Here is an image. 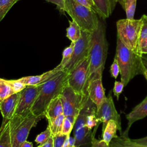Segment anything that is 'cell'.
I'll return each mask as SVG.
<instances>
[{"mask_svg": "<svg viewBox=\"0 0 147 147\" xmlns=\"http://www.w3.org/2000/svg\"><path fill=\"white\" fill-rule=\"evenodd\" d=\"M0 147H12L11 130L10 121L0 134Z\"/></svg>", "mask_w": 147, "mask_h": 147, "instance_id": "cell-23", "label": "cell"}, {"mask_svg": "<svg viewBox=\"0 0 147 147\" xmlns=\"http://www.w3.org/2000/svg\"><path fill=\"white\" fill-rule=\"evenodd\" d=\"M81 5H83L94 10V3L92 0H75ZM95 11V10H94Z\"/></svg>", "mask_w": 147, "mask_h": 147, "instance_id": "cell-37", "label": "cell"}, {"mask_svg": "<svg viewBox=\"0 0 147 147\" xmlns=\"http://www.w3.org/2000/svg\"><path fill=\"white\" fill-rule=\"evenodd\" d=\"M110 73L111 76L114 79H117L119 74V67L117 60L115 58L110 67Z\"/></svg>", "mask_w": 147, "mask_h": 147, "instance_id": "cell-34", "label": "cell"}, {"mask_svg": "<svg viewBox=\"0 0 147 147\" xmlns=\"http://www.w3.org/2000/svg\"><path fill=\"white\" fill-rule=\"evenodd\" d=\"M131 140L133 142H135L136 143L142 144V145H147V136L143 137V138H138V139H134V140Z\"/></svg>", "mask_w": 147, "mask_h": 147, "instance_id": "cell-38", "label": "cell"}, {"mask_svg": "<svg viewBox=\"0 0 147 147\" xmlns=\"http://www.w3.org/2000/svg\"><path fill=\"white\" fill-rule=\"evenodd\" d=\"M63 114V105L59 96L53 99L48 105L45 111L44 116L47 118L48 124L50 125L57 117Z\"/></svg>", "mask_w": 147, "mask_h": 147, "instance_id": "cell-18", "label": "cell"}, {"mask_svg": "<svg viewBox=\"0 0 147 147\" xmlns=\"http://www.w3.org/2000/svg\"><path fill=\"white\" fill-rule=\"evenodd\" d=\"M147 47V37H146L145 38H144V40H142L140 42V50L144 48Z\"/></svg>", "mask_w": 147, "mask_h": 147, "instance_id": "cell-41", "label": "cell"}, {"mask_svg": "<svg viewBox=\"0 0 147 147\" xmlns=\"http://www.w3.org/2000/svg\"><path fill=\"white\" fill-rule=\"evenodd\" d=\"M18 93H15L0 102V110L2 115V122L0 127V134L6 125L13 118L18 102Z\"/></svg>", "mask_w": 147, "mask_h": 147, "instance_id": "cell-12", "label": "cell"}, {"mask_svg": "<svg viewBox=\"0 0 147 147\" xmlns=\"http://www.w3.org/2000/svg\"><path fill=\"white\" fill-rule=\"evenodd\" d=\"M40 90L39 86H26L19 92L14 115L25 117L32 114L31 109Z\"/></svg>", "mask_w": 147, "mask_h": 147, "instance_id": "cell-10", "label": "cell"}, {"mask_svg": "<svg viewBox=\"0 0 147 147\" xmlns=\"http://www.w3.org/2000/svg\"><path fill=\"white\" fill-rule=\"evenodd\" d=\"M125 10L127 19H134L137 0H117Z\"/></svg>", "mask_w": 147, "mask_h": 147, "instance_id": "cell-22", "label": "cell"}, {"mask_svg": "<svg viewBox=\"0 0 147 147\" xmlns=\"http://www.w3.org/2000/svg\"><path fill=\"white\" fill-rule=\"evenodd\" d=\"M61 70H63V68L59 64L53 69L44 72L41 75L25 76L18 79V80L26 86H38L51 79Z\"/></svg>", "mask_w": 147, "mask_h": 147, "instance_id": "cell-15", "label": "cell"}, {"mask_svg": "<svg viewBox=\"0 0 147 147\" xmlns=\"http://www.w3.org/2000/svg\"><path fill=\"white\" fill-rule=\"evenodd\" d=\"M105 22L103 20H99L98 28L91 33V36L88 84L92 80L102 78L108 52Z\"/></svg>", "mask_w": 147, "mask_h": 147, "instance_id": "cell-1", "label": "cell"}, {"mask_svg": "<svg viewBox=\"0 0 147 147\" xmlns=\"http://www.w3.org/2000/svg\"><path fill=\"white\" fill-rule=\"evenodd\" d=\"M94 10L103 19L108 18L114 11L117 0H92Z\"/></svg>", "mask_w": 147, "mask_h": 147, "instance_id": "cell-17", "label": "cell"}, {"mask_svg": "<svg viewBox=\"0 0 147 147\" xmlns=\"http://www.w3.org/2000/svg\"><path fill=\"white\" fill-rule=\"evenodd\" d=\"M65 11L79 25L82 30L92 33L98 27L99 20L97 13L75 0H65Z\"/></svg>", "mask_w": 147, "mask_h": 147, "instance_id": "cell-4", "label": "cell"}, {"mask_svg": "<svg viewBox=\"0 0 147 147\" xmlns=\"http://www.w3.org/2000/svg\"><path fill=\"white\" fill-rule=\"evenodd\" d=\"M89 63L88 56L68 73V85L80 94L87 95Z\"/></svg>", "mask_w": 147, "mask_h": 147, "instance_id": "cell-8", "label": "cell"}, {"mask_svg": "<svg viewBox=\"0 0 147 147\" xmlns=\"http://www.w3.org/2000/svg\"><path fill=\"white\" fill-rule=\"evenodd\" d=\"M13 94V89L6 80L0 79V102Z\"/></svg>", "mask_w": 147, "mask_h": 147, "instance_id": "cell-24", "label": "cell"}, {"mask_svg": "<svg viewBox=\"0 0 147 147\" xmlns=\"http://www.w3.org/2000/svg\"><path fill=\"white\" fill-rule=\"evenodd\" d=\"M59 97L63 105V114L74 125L79 113L88 97V95L76 92L67 84Z\"/></svg>", "mask_w": 147, "mask_h": 147, "instance_id": "cell-7", "label": "cell"}, {"mask_svg": "<svg viewBox=\"0 0 147 147\" xmlns=\"http://www.w3.org/2000/svg\"><path fill=\"white\" fill-rule=\"evenodd\" d=\"M110 147H147V145L133 142L129 137H117L114 138L110 143Z\"/></svg>", "mask_w": 147, "mask_h": 147, "instance_id": "cell-20", "label": "cell"}, {"mask_svg": "<svg viewBox=\"0 0 147 147\" xmlns=\"http://www.w3.org/2000/svg\"><path fill=\"white\" fill-rule=\"evenodd\" d=\"M141 52L142 54H147V47L142 48L141 49Z\"/></svg>", "mask_w": 147, "mask_h": 147, "instance_id": "cell-43", "label": "cell"}, {"mask_svg": "<svg viewBox=\"0 0 147 147\" xmlns=\"http://www.w3.org/2000/svg\"><path fill=\"white\" fill-rule=\"evenodd\" d=\"M141 56L127 48L117 37L114 58L117 60L121 80L125 86L136 76L143 75L145 71Z\"/></svg>", "mask_w": 147, "mask_h": 147, "instance_id": "cell-3", "label": "cell"}, {"mask_svg": "<svg viewBox=\"0 0 147 147\" xmlns=\"http://www.w3.org/2000/svg\"><path fill=\"white\" fill-rule=\"evenodd\" d=\"M91 33L82 30L79 39L75 42L74 51L69 62L63 70L70 72L78 64L88 56Z\"/></svg>", "mask_w": 147, "mask_h": 147, "instance_id": "cell-9", "label": "cell"}, {"mask_svg": "<svg viewBox=\"0 0 147 147\" xmlns=\"http://www.w3.org/2000/svg\"><path fill=\"white\" fill-rule=\"evenodd\" d=\"M91 147H110V146L109 145H107L103 140H99L94 137L92 141Z\"/></svg>", "mask_w": 147, "mask_h": 147, "instance_id": "cell-35", "label": "cell"}, {"mask_svg": "<svg viewBox=\"0 0 147 147\" xmlns=\"http://www.w3.org/2000/svg\"><path fill=\"white\" fill-rule=\"evenodd\" d=\"M117 130H118V127L115 121L114 120L109 121L102 131V140L107 145H110L111 140L118 137L117 135Z\"/></svg>", "mask_w": 147, "mask_h": 147, "instance_id": "cell-19", "label": "cell"}, {"mask_svg": "<svg viewBox=\"0 0 147 147\" xmlns=\"http://www.w3.org/2000/svg\"><path fill=\"white\" fill-rule=\"evenodd\" d=\"M37 147H41V145H39Z\"/></svg>", "mask_w": 147, "mask_h": 147, "instance_id": "cell-45", "label": "cell"}, {"mask_svg": "<svg viewBox=\"0 0 147 147\" xmlns=\"http://www.w3.org/2000/svg\"><path fill=\"white\" fill-rule=\"evenodd\" d=\"M94 137H95L92 134V130L88 128L86 125L83 126L74 131L75 146L76 147H91Z\"/></svg>", "mask_w": 147, "mask_h": 147, "instance_id": "cell-16", "label": "cell"}, {"mask_svg": "<svg viewBox=\"0 0 147 147\" xmlns=\"http://www.w3.org/2000/svg\"><path fill=\"white\" fill-rule=\"evenodd\" d=\"M141 59H142V61L144 66V68L147 71V56L144 55V54H142L141 56Z\"/></svg>", "mask_w": 147, "mask_h": 147, "instance_id": "cell-40", "label": "cell"}, {"mask_svg": "<svg viewBox=\"0 0 147 147\" xmlns=\"http://www.w3.org/2000/svg\"><path fill=\"white\" fill-rule=\"evenodd\" d=\"M44 116H36L31 114L25 117L14 115L10 121L11 130L12 147H21L27 140L31 129Z\"/></svg>", "mask_w": 147, "mask_h": 147, "instance_id": "cell-6", "label": "cell"}, {"mask_svg": "<svg viewBox=\"0 0 147 147\" xmlns=\"http://www.w3.org/2000/svg\"><path fill=\"white\" fill-rule=\"evenodd\" d=\"M21 147H33V144L31 142L25 141L21 146Z\"/></svg>", "mask_w": 147, "mask_h": 147, "instance_id": "cell-42", "label": "cell"}, {"mask_svg": "<svg viewBox=\"0 0 147 147\" xmlns=\"http://www.w3.org/2000/svg\"><path fill=\"white\" fill-rule=\"evenodd\" d=\"M52 136L50 126L48 125L47 129L40 134H38L35 139V142L40 145H43L47 142Z\"/></svg>", "mask_w": 147, "mask_h": 147, "instance_id": "cell-28", "label": "cell"}, {"mask_svg": "<svg viewBox=\"0 0 147 147\" xmlns=\"http://www.w3.org/2000/svg\"><path fill=\"white\" fill-rule=\"evenodd\" d=\"M68 76V72L61 70L48 81L38 85L39 92L31 109L32 114L36 116H44L48 105L53 99L60 95L67 84Z\"/></svg>", "mask_w": 147, "mask_h": 147, "instance_id": "cell-2", "label": "cell"}, {"mask_svg": "<svg viewBox=\"0 0 147 147\" xmlns=\"http://www.w3.org/2000/svg\"><path fill=\"white\" fill-rule=\"evenodd\" d=\"M96 116L99 123H103L102 131L105 129L107 122L110 120H114L118 125L121 134L122 133L120 115L115 109L111 91L109 92L106 100L103 102L99 109L96 110Z\"/></svg>", "mask_w": 147, "mask_h": 147, "instance_id": "cell-11", "label": "cell"}, {"mask_svg": "<svg viewBox=\"0 0 147 147\" xmlns=\"http://www.w3.org/2000/svg\"><path fill=\"white\" fill-rule=\"evenodd\" d=\"M124 87H125V86L121 81V82L117 81V80L115 81L113 91V94H114V96H116L117 100L119 99V96L121 94V93L122 92Z\"/></svg>", "mask_w": 147, "mask_h": 147, "instance_id": "cell-33", "label": "cell"}, {"mask_svg": "<svg viewBox=\"0 0 147 147\" xmlns=\"http://www.w3.org/2000/svg\"><path fill=\"white\" fill-rule=\"evenodd\" d=\"M142 23L140 32V39H139V45L140 42L147 37V16L143 15L141 17Z\"/></svg>", "mask_w": 147, "mask_h": 147, "instance_id": "cell-31", "label": "cell"}, {"mask_svg": "<svg viewBox=\"0 0 147 147\" xmlns=\"http://www.w3.org/2000/svg\"><path fill=\"white\" fill-rule=\"evenodd\" d=\"M20 0H0V21L3 20L11 7Z\"/></svg>", "mask_w": 147, "mask_h": 147, "instance_id": "cell-26", "label": "cell"}, {"mask_svg": "<svg viewBox=\"0 0 147 147\" xmlns=\"http://www.w3.org/2000/svg\"><path fill=\"white\" fill-rule=\"evenodd\" d=\"M67 137V136L63 134H59L56 136H53V147H63Z\"/></svg>", "mask_w": 147, "mask_h": 147, "instance_id": "cell-32", "label": "cell"}, {"mask_svg": "<svg viewBox=\"0 0 147 147\" xmlns=\"http://www.w3.org/2000/svg\"><path fill=\"white\" fill-rule=\"evenodd\" d=\"M69 26L67 29L66 36L71 42H76L81 36L82 29L79 25L74 21H69Z\"/></svg>", "mask_w": 147, "mask_h": 147, "instance_id": "cell-21", "label": "cell"}, {"mask_svg": "<svg viewBox=\"0 0 147 147\" xmlns=\"http://www.w3.org/2000/svg\"><path fill=\"white\" fill-rule=\"evenodd\" d=\"M147 116V96L145 99L127 114L126 115V118L127 120V125L126 129L121 134L122 137H129V131L131 125L137 121L144 118Z\"/></svg>", "mask_w": 147, "mask_h": 147, "instance_id": "cell-14", "label": "cell"}, {"mask_svg": "<svg viewBox=\"0 0 147 147\" xmlns=\"http://www.w3.org/2000/svg\"><path fill=\"white\" fill-rule=\"evenodd\" d=\"M7 82L10 85L14 93H18L24 90L26 86L19 81L18 79L17 80H6Z\"/></svg>", "mask_w": 147, "mask_h": 147, "instance_id": "cell-29", "label": "cell"}, {"mask_svg": "<svg viewBox=\"0 0 147 147\" xmlns=\"http://www.w3.org/2000/svg\"><path fill=\"white\" fill-rule=\"evenodd\" d=\"M74 124L71 122V121L67 117H65L63 126H62V130H61V134L68 136L70 135V133L74 128Z\"/></svg>", "mask_w": 147, "mask_h": 147, "instance_id": "cell-30", "label": "cell"}, {"mask_svg": "<svg viewBox=\"0 0 147 147\" xmlns=\"http://www.w3.org/2000/svg\"><path fill=\"white\" fill-rule=\"evenodd\" d=\"M53 136L52 135L47 142H45L43 145H41V147H53Z\"/></svg>", "mask_w": 147, "mask_h": 147, "instance_id": "cell-39", "label": "cell"}, {"mask_svg": "<svg viewBox=\"0 0 147 147\" xmlns=\"http://www.w3.org/2000/svg\"><path fill=\"white\" fill-rule=\"evenodd\" d=\"M64 118L65 116L63 114L57 117L51 124H48V125L50 126L52 136H56L59 134H61L62 126Z\"/></svg>", "mask_w": 147, "mask_h": 147, "instance_id": "cell-25", "label": "cell"}, {"mask_svg": "<svg viewBox=\"0 0 147 147\" xmlns=\"http://www.w3.org/2000/svg\"><path fill=\"white\" fill-rule=\"evenodd\" d=\"M87 92L88 98L96 105L97 110L99 109L107 97L105 95L102 79H96L90 82Z\"/></svg>", "mask_w": 147, "mask_h": 147, "instance_id": "cell-13", "label": "cell"}, {"mask_svg": "<svg viewBox=\"0 0 147 147\" xmlns=\"http://www.w3.org/2000/svg\"><path fill=\"white\" fill-rule=\"evenodd\" d=\"M75 139L74 137H71L70 135L67 136V138L63 144V147H75Z\"/></svg>", "mask_w": 147, "mask_h": 147, "instance_id": "cell-36", "label": "cell"}, {"mask_svg": "<svg viewBox=\"0 0 147 147\" xmlns=\"http://www.w3.org/2000/svg\"><path fill=\"white\" fill-rule=\"evenodd\" d=\"M143 75L144 76V77L145 78V79H146V80H147V71L145 69V71H144V74H143Z\"/></svg>", "mask_w": 147, "mask_h": 147, "instance_id": "cell-44", "label": "cell"}, {"mask_svg": "<svg viewBox=\"0 0 147 147\" xmlns=\"http://www.w3.org/2000/svg\"><path fill=\"white\" fill-rule=\"evenodd\" d=\"M142 18L122 19L117 22V37L129 49L142 56L139 45V39L142 26Z\"/></svg>", "mask_w": 147, "mask_h": 147, "instance_id": "cell-5", "label": "cell"}, {"mask_svg": "<svg viewBox=\"0 0 147 147\" xmlns=\"http://www.w3.org/2000/svg\"><path fill=\"white\" fill-rule=\"evenodd\" d=\"M74 44H75V42H71L69 46L65 48L63 52L62 59L60 63L59 64L63 67V68H64V67L66 65V64L69 62V61L70 60L72 57L73 51H74Z\"/></svg>", "mask_w": 147, "mask_h": 147, "instance_id": "cell-27", "label": "cell"}]
</instances>
